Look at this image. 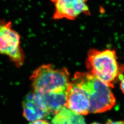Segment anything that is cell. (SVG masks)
<instances>
[{
	"label": "cell",
	"mask_w": 124,
	"mask_h": 124,
	"mask_svg": "<svg viewBox=\"0 0 124 124\" xmlns=\"http://www.w3.org/2000/svg\"><path fill=\"white\" fill-rule=\"evenodd\" d=\"M72 82L80 85L87 94L90 102V113H103L115 105L116 101L112 88L88 72H77Z\"/></svg>",
	"instance_id": "cell-1"
},
{
	"label": "cell",
	"mask_w": 124,
	"mask_h": 124,
	"mask_svg": "<svg viewBox=\"0 0 124 124\" xmlns=\"http://www.w3.org/2000/svg\"><path fill=\"white\" fill-rule=\"evenodd\" d=\"M86 66L88 73L114 88L124 72V66L117 61L115 51L92 49L87 53Z\"/></svg>",
	"instance_id": "cell-2"
},
{
	"label": "cell",
	"mask_w": 124,
	"mask_h": 124,
	"mask_svg": "<svg viewBox=\"0 0 124 124\" xmlns=\"http://www.w3.org/2000/svg\"><path fill=\"white\" fill-rule=\"evenodd\" d=\"M31 80L34 92L39 94L68 90L70 83L66 69H56L52 64L39 67L33 72Z\"/></svg>",
	"instance_id": "cell-3"
},
{
	"label": "cell",
	"mask_w": 124,
	"mask_h": 124,
	"mask_svg": "<svg viewBox=\"0 0 124 124\" xmlns=\"http://www.w3.org/2000/svg\"><path fill=\"white\" fill-rule=\"evenodd\" d=\"M0 54L9 57L17 66H21L24 62L20 36L12 28L11 23L5 20H0Z\"/></svg>",
	"instance_id": "cell-4"
},
{
	"label": "cell",
	"mask_w": 124,
	"mask_h": 124,
	"mask_svg": "<svg viewBox=\"0 0 124 124\" xmlns=\"http://www.w3.org/2000/svg\"><path fill=\"white\" fill-rule=\"evenodd\" d=\"M54 5L55 19L74 20L81 14L88 15V0H50Z\"/></svg>",
	"instance_id": "cell-5"
},
{
	"label": "cell",
	"mask_w": 124,
	"mask_h": 124,
	"mask_svg": "<svg viewBox=\"0 0 124 124\" xmlns=\"http://www.w3.org/2000/svg\"><path fill=\"white\" fill-rule=\"evenodd\" d=\"M65 107L80 115L90 113V102L87 94L80 85L73 82L69 87Z\"/></svg>",
	"instance_id": "cell-6"
},
{
	"label": "cell",
	"mask_w": 124,
	"mask_h": 124,
	"mask_svg": "<svg viewBox=\"0 0 124 124\" xmlns=\"http://www.w3.org/2000/svg\"><path fill=\"white\" fill-rule=\"evenodd\" d=\"M50 114L40 95L34 92L27 95L23 102V115L29 121L42 120Z\"/></svg>",
	"instance_id": "cell-7"
},
{
	"label": "cell",
	"mask_w": 124,
	"mask_h": 124,
	"mask_svg": "<svg viewBox=\"0 0 124 124\" xmlns=\"http://www.w3.org/2000/svg\"><path fill=\"white\" fill-rule=\"evenodd\" d=\"M68 91L38 94L50 114L55 115L65 107Z\"/></svg>",
	"instance_id": "cell-8"
},
{
	"label": "cell",
	"mask_w": 124,
	"mask_h": 124,
	"mask_svg": "<svg viewBox=\"0 0 124 124\" xmlns=\"http://www.w3.org/2000/svg\"><path fill=\"white\" fill-rule=\"evenodd\" d=\"M51 124H85L83 116L64 107L54 115Z\"/></svg>",
	"instance_id": "cell-9"
},
{
	"label": "cell",
	"mask_w": 124,
	"mask_h": 124,
	"mask_svg": "<svg viewBox=\"0 0 124 124\" xmlns=\"http://www.w3.org/2000/svg\"><path fill=\"white\" fill-rule=\"evenodd\" d=\"M29 124H50L47 121L44 120L43 119L42 120H38L35 121L31 122V123Z\"/></svg>",
	"instance_id": "cell-10"
},
{
	"label": "cell",
	"mask_w": 124,
	"mask_h": 124,
	"mask_svg": "<svg viewBox=\"0 0 124 124\" xmlns=\"http://www.w3.org/2000/svg\"><path fill=\"white\" fill-rule=\"evenodd\" d=\"M106 124H124V121H115L109 120L107 122Z\"/></svg>",
	"instance_id": "cell-11"
},
{
	"label": "cell",
	"mask_w": 124,
	"mask_h": 124,
	"mask_svg": "<svg viewBox=\"0 0 124 124\" xmlns=\"http://www.w3.org/2000/svg\"><path fill=\"white\" fill-rule=\"evenodd\" d=\"M120 89L122 91V92L124 93V75L122 78H121Z\"/></svg>",
	"instance_id": "cell-12"
},
{
	"label": "cell",
	"mask_w": 124,
	"mask_h": 124,
	"mask_svg": "<svg viewBox=\"0 0 124 124\" xmlns=\"http://www.w3.org/2000/svg\"><path fill=\"white\" fill-rule=\"evenodd\" d=\"M100 124V123H98V122H94V123H92V124Z\"/></svg>",
	"instance_id": "cell-13"
}]
</instances>
